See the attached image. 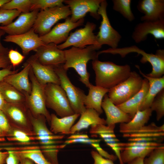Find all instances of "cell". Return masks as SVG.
I'll return each instance as SVG.
<instances>
[{
    "instance_id": "cell-58",
    "label": "cell",
    "mask_w": 164,
    "mask_h": 164,
    "mask_svg": "<svg viewBox=\"0 0 164 164\" xmlns=\"http://www.w3.org/2000/svg\"><path fill=\"white\" fill-rule=\"evenodd\" d=\"M100 137L103 139L116 138L114 133H106L99 135Z\"/></svg>"
},
{
    "instance_id": "cell-7",
    "label": "cell",
    "mask_w": 164,
    "mask_h": 164,
    "mask_svg": "<svg viewBox=\"0 0 164 164\" xmlns=\"http://www.w3.org/2000/svg\"><path fill=\"white\" fill-rule=\"evenodd\" d=\"M60 80V85L65 91L75 114H80L86 110L84 101L86 95L81 89L71 82L63 65L53 66Z\"/></svg>"
},
{
    "instance_id": "cell-13",
    "label": "cell",
    "mask_w": 164,
    "mask_h": 164,
    "mask_svg": "<svg viewBox=\"0 0 164 164\" xmlns=\"http://www.w3.org/2000/svg\"><path fill=\"white\" fill-rule=\"evenodd\" d=\"M84 22L83 18L74 22L68 17L64 22L57 24L48 33L40 37L44 44L53 43L57 45L65 41L70 32L83 25Z\"/></svg>"
},
{
    "instance_id": "cell-61",
    "label": "cell",
    "mask_w": 164,
    "mask_h": 164,
    "mask_svg": "<svg viewBox=\"0 0 164 164\" xmlns=\"http://www.w3.org/2000/svg\"><path fill=\"white\" fill-rule=\"evenodd\" d=\"M10 1V0H0V7Z\"/></svg>"
},
{
    "instance_id": "cell-39",
    "label": "cell",
    "mask_w": 164,
    "mask_h": 164,
    "mask_svg": "<svg viewBox=\"0 0 164 164\" xmlns=\"http://www.w3.org/2000/svg\"><path fill=\"white\" fill-rule=\"evenodd\" d=\"M8 137V139L10 140L17 141L22 143L28 142L33 138V137L29 136L24 132L13 127Z\"/></svg>"
},
{
    "instance_id": "cell-17",
    "label": "cell",
    "mask_w": 164,
    "mask_h": 164,
    "mask_svg": "<svg viewBox=\"0 0 164 164\" xmlns=\"http://www.w3.org/2000/svg\"><path fill=\"white\" fill-rule=\"evenodd\" d=\"M28 113L35 136H36L33 138L39 140L40 144L45 145H48L50 140L61 139L64 137L63 135H54L48 129L46 124V119L44 115H39L35 116L29 109Z\"/></svg>"
},
{
    "instance_id": "cell-54",
    "label": "cell",
    "mask_w": 164,
    "mask_h": 164,
    "mask_svg": "<svg viewBox=\"0 0 164 164\" xmlns=\"http://www.w3.org/2000/svg\"><path fill=\"white\" fill-rule=\"evenodd\" d=\"M68 139H78L82 138H88L89 137L87 134H72L70 136L68 137Z\"/></svg>"
},
{
    "instance_id": "cell-56",
    "label": "cell",
    "mask_w": 164,
    "mask_h": 164,
    "mask_svg": "<svg viewBox=\"0 0 164 164\" xmlns=\"http://www.w3.org/2000/svg\"><path fill=\"white\" fill-rule=\"evenodd\" d=\"M8 155V152H2L0 151V164H4Z\"/></svg>"
},
{
    "instance_id": "cell-25",
    "label": "cell",
    "mask_w": 164,
    "mask_h": 164,
    "mask_svg": "<svg viewBox=\"0 0 164 164\" xmlns=\"http://www.w3.org/2000/svg\"><path fill=\"white\" fill-rule=\"evenodd\" d=\"M80 115L78 121L71 127L70 134H73L81 130L87 128L92 125H106L105 120L101 118L99 113L93 109L86 108Z\"/></svg>"
},
{
    "instance_id": "cell-31",
    "label": "cell",
    "mask_w": 164,
    "mask_h": 164,
    "mask_svg": "<svg viewBox=\"0 0 164 164\" xmlns=\"http://www.w3.org/2000/svg\"><path fill=\"white\" fill-rule=\"evenodd\" d=\"M113 9L119 12L130 22L133 21L135 17L131 8V0H113Z\"/></svg>"
},
{
    "instance_id": "cell-59",
    "label": "cell",
    "mask_w": 164,
    "mask_h": 164,
    "mask_svg": "<svg viewBox=\"0 0 164 164\" xmlns=\"http://www.w3.org/2000/svg\"><path fill=\"white\" fill-rule=\"evenodd\" d=\"M106 143H112L119 142L120 140L117 138L104 139Z\"/></svg>"
},
{
    "instance_id": "cell-47",
    "label": "cell",
    "mask_w": 164,
    "mask_h": 164,
    "mask_svg": "<svg viewBox=\"0 0 164 164\" xmlns=\"http://www.w3.org/2000/svg\"><path fill=\"white\" fill-rule=\"evenodd\" d=\"M91 154L94 161L93 164H114L113 161L104 158L96 151H92Z\"/></svg>"
},
{
    "instance_id": "cell-19",
    "label": "cell",
    "mask_w": 164,
    "mask_h": 164,
    "mask_svg": "<svg viewBox=\"0 0 164 164\" xmlns=\"http://www.w3.org/2000/svg\"><path fill=\"white\" fill-rule=\"evenodd\" d=\"M39 10L36 9L28 12L21 13L14 22L7 26H0V29L10 35L26 33L32 28Z\"/></svg>"
},
{
    "instance_id": "cell-50",
    "label": "cell",
    "mask_w": 164,
    "mask_h": 164,
    "mask_svg": "<svg viewBox=\"0 0 164 164\" xmlns=\"http://www.w3.org/2000/svg\"><path fill=\"white\" fill-rule=\"evenodd\" d=\"M163 138L162 137H147V138H128V141L129 142H160L161 140H163Z\"/></svg>"
},
{
    "instance_id": "cell-23",
    "label": "cell",
    "mask_w": 164,
    "mask_h": 164,
    "mask_svg": "<svg viewBox=\"0 0 164 164\" xmlns=\"http://www.w3.org/2000/svg\"><path fill=\"white\" fill-rule=\"evenodd\" d=\"M149 87L148 80L144 78L143 79L142 87L139 91L126 101L116 106L123 111L129 115L132 118L136 113L140 111L148 92Z\"/></svg>"
},
{
    "instance_id": "cell-34",
    "label": "cell",
    "mask_w": 164,
    "mask_h": 164,
    "mask_svg": "<svg viewBox=\"0 0 164 164\" xmlns=\"http://www.w3.org/2000/svg\"><path fill=\"white\" fill-rule=\"evenodd\" d=\"M152 111L156 113V119L159 121L164 115V89L161 91L155 97L150 107Z\"/></svg>"
},
{
    "instance_id": "cell-55",
    "label": "cell",
    "mask_w": 164,
    "mask_h": 164,
    "mask_svg": "<svg viewBox=\"0 0 164 164\" xmlns=\"http://www.w3.org/2000/svg\"><path fill=\"white\" fill-rule=\"evenodd\" d=\"M19 155V156L20 159L19 164H34V162L31 160L26 158L22 157Z\"/></svg>"
},
{
    "instance_id": "cell-1",
    "label": "cell",
    "mask_w": 164,
    "mask_h": 164,
    "mask_svg": "<svg viewBox=\"0 0 164 164\" xmlns=\"http://www.w3.org/2000/svg\"><path fill=\"white\" fill-rule=\"evenodd\" d=\"M95 74L96 85L109 89L126 79L131 72L130 66L117 65L112 62L92 60Z\"/></svg>"
},
{
    "instance_id": "cell-22",
    "label": "cell",
    "mask_w": 164,
    "mask_h": 164,
    "mask_svg": "<svg viewBox=\"0 0 164 164\" xmlns=\"http://www.w3.org/2000/svg\"><path fill=\"white\" fill-rule=\"evenodd\" d=\"M30 65L26 62L20 72L8 75L3 80L9 83L22 93L29 94L32 90V85L29 81V73Z\"/></svg>"
},
{
    "instance_id": "cell-5",
    "label": "cell",
    "mask_w": 164,
    "mask_h": 164,
    "mask_svg": "<svg viewBox=\"0 0 164 164\" xmlns=\"http://www.w3.org/2000/svg\"><path fill=\"white\" fill-rule=\"evenodd\" d=\"M71 15L70 9L67 5L41 10L37 15L32 28L39 36H43L48 33L59 20L66 19Z\"/></svg>"
},
{
    "instance_id": "cell-24",
    "label": "cell",
    "mask_w": 164,
    "mask_h": 164,
    "mask_svg": "<svg viewBox=\"0 0 164 164\" xmlns=\"http://www.w3.org/2000/svg\"><path fill=\"white\" fill-rule=\"evenodd\" d=\"M88 88V93L85 98L84 105L86 108L93 109L100 115L103 113L101 107L103 98L109 89L94 85L91 83Z\"/></svg>"
},
{
    "instance_id": "cell-32",
    "label": "cell",
    "mask_w": 164,
    "mask_h": 164,
    "mask_svg": "<svg viewBox=\"0 0 164 164\" xmlns=\"http://www.w3.org/2000/svg\"><path fill=\"white\" fill-rule=\"evenodd\" d=\"M14 151L20 156L28 158L37 164H51L47 160L42 151L39 149Z\"/></svg>"
},
{
    "instance_id": "cell-12",
    "label": "cell",
    "mask_w": 164,
    "mask_h": 164,
    "mask_svg": "<svg viewBox=\"0 0 164 164\" xmlns=\"http://www.w3.org/2000/svg\"><path fill=\"white\" fill-rule=\"evenodd\" d=\"M102 0H65L63 3L68 5L71 12V20L75 22L84 18L88 12L97 20L100 16L98 11Z\"/></svg>"
},
{
    "instance_id": "cell-37",
    "label": "cell",
    "mask_w": 164,
    "mask_h": 164,
    "mask_svg": "<svg viewBox=\"0 0 164 164\" xmlns=\"http://www.w3.org/2000/svg\"><path fill=\"white\" fill-rule=\"evenodd\" d=\"M12 67L8 55L0 56V81L3 80L8 75L18 72L19 69L12 70Z\"/></svg>"
},
{
    "instance_id": "cell-21",
    "label": "cell",
    "mask_w": 164,
    "mask_h": 164,
    "mask_svg": "<svg viewBox=\"0 0 164 164\" xmlns=\"http://www.w3.org/2000/svg\"><path fill=\"white\" fill-rule=\"evenodd\" d=\"M101 107L106 115L105 120L108 125H115L118 123H126L132 119L131 116L125 113L114 104L106 94L101 103Z\"/></svg>"
},
{
    "instance_id": "cell-38",
    "label": "cell",
    "mask_w": 164,
    "mask_h": 164,
    "mask_svg": "<svg viewBox=\"0 0 164 164\" xmlns=\"http://www.w3.org/2000/svg\"><path fill=\"white\" fill-rule=\"evenodd\" d=\"M21 13L16 10H0V24L2 26H7L13 22V20Z\"/></svg>"
},
{
    "instance_id": "cell-51",
    "label": "cell",
    "mask_w": 164,
    "mask_h": 164,
    "mask_svg": "<svg viewBox=\"0 0 164 164\" xmlns=\"http://www.w3.org/2000/svg\"><path fill=\"white\" fill-rule=\"evenodd\" d=\"M96 149L97 150V152L100 155L106 159L111 160L114 162L116 161L118 158L116 155L109 153L101 147L100 146L96 148Z\"/></svg>"
},
{
    "instance_id": "cell-57",
    "label": "cell",
    "mask_w": 164,
    "mask_h": 164,
    "mask_svg": "<svg viewBox=\"0 0 164 164\" xmlns=\"http://www.w3.org/2000/svg\"><path fill=\"white\" fill-rule=\"evenodd\" d=\"M144 159L142 158H136L129 162L127 164H143Z\"/></svg>"
},
{
    "instance_id": "cell-62",
    "label": "cell",
    "mask_w": 164,
    "mask_h": 164,
    "mask_svg": "<svg viewBox=\"0 0 164 164\" xmlns=\"http://www.w3.org/2000/svg\"><path fill=\"white\" fill-rule=\"evenodd\" d=\"M91 145L94 147L96 148L100 146L99 143H94L91 144Z\"/></svg>"
},
{
    "instance_id": "cell-35",
    "label": "cell",
    "mask_w": 164,
    "mask_h": 164,
    "mask_svg": "<svg viewBox=\"0 0 164 164\" xmlns=\"http://www.w3.org/2000/svg\"><path fill=\"white\" fill-rule=\"evenodd\" d=\"M63 0H32L30 11L36 9H45L64 5Z\"/></svg>"
},
{
    "instance_id": "cell-14",
    "label": "cell",
    "mask_w": 164,
    "mask_h": 164,
    "mask_svg": "<svg viewBox=\"0 0 164 164\" xmlns=\"http://www.w3.org/2000/svg\"><path fill=\"white\" fill-rule=\"evenodd\" d=\"M149 34L156 39L164 38V19L138 23L134 29L132 37L135 43H138L146 40Z\"/></svg>"
},
{
    "instance_id": "cell-6",
    "label": "cell",
    "mask_w": 164,
    "mask_h": 164,
    "mask_svg": "<svg viewBox=\"0 0 164 164\" xmlns=\"http://www.w3.org/2000/svg\"><path fill=\"white\" fill-rule=\"evenodd\" d=\"M143 79L136 72L131 71L126 79L109 89L108 94V97L116 105L125 102L139 91Z\"/></svg>"
},
{
    "instance_id": "cell-40",
    "label": "cell",
    "mask_w": 164,
    "mask_h": 164,
    "mask_svg": "<svg viewBox=\"0 0 164 164\" xmlns=\"http://www.w3.org/2000/svg\"><path fill=\"white\" fill-rule=\"evenodd\" d=\"M162 132H164V124L158 126L154 122H152L148 125H145L136 130L130 131L127 133Z\"/></svg>"
},
{
    "instance_id": "cell-42",
    "label": "cell",
    "mask_w": 164,
    "mask_h": 164,
    "mask_svg": "<svg viewBox=\"0 0 164 164\" xmlns=\"http://www.w3.org/2000/svg\"><path fill=\"white\" fill-rule=\"evenodd\" d=\"M164 146L163 143L157 142H117L116 147H157Z\"/></svg>"
},
{
    "instance_id": "cell-9",
    "label": "cell",
    "mask_w": 164,
    "mask_h": 164,
    "mask_svg": "<svg viewBox=\"0 0 164 164\" xmlns=\"http://www.w3.org/2000/svg\"><path fill=\"white\" fill-rule=\"evenodd\" d=\"M107 1L102 0L98 11V13L101 17L102 19L99 31L96 35L97 43L96 45H94L96 50L104 44L109 46L112 49L117 48L121 38V35L110 23L107 12Z\"/></svg>"
},
{
    "instance_id": "cell-45",
    "label": "cell",
    "mask_w": 164,
    "mask_h": 164,
    "mask_svg": "<svg viewBox=\"0 0 164 164\" xmlns=\"http://www.w3.org/2000/svg\"><path fill=\"white\" fill-rule=\"evenodd\" d=\"M164 136V132L156 133H132L123 134L124 138H131L147 137H162Z\"/></svg>"
},
{
    "instance_id": "cell-27",
    "label": "cell",
    "mask_w": 164,
    "mask_h": 164,
    "mask_svg": "<svg viewBox=\"0 0 164 164\" xmlns=\"http://www.w3.org/2000/svg\"><path fill=\"white\" fill-rule=\"evenodd\" d=\"M80 115L74 114L73 115L59 118L54 114H51L50 131L54 134H70V130L75 121Z\"/></svg>"
},
{
    "instance_id": "cell-11",
    "label": "cell",
    "mask_w": 164,
    "mask_h": 164,
    "mask_svg": "<svg viewBox=\"0 0 164 164\" xmlns=\"http://www.w3.org/2000/svg\"><path fill=\"white\" fill-rule=\"evenodd\" d=\"M96 27L94 23L87 22L84 27L70 33L65 41L57 45L58 48L63 50L71 46L83 48L87 45H96L97 43L96 35L93 32Z\"/></svg>"
},
{
    "instance_id": "cell-52",
    "label": "cell",
    "mask_w": 164,
    "mask_h": 164,
    "mask_svg": "<svg viewBox=\"0 0 164 164\" xmlns=\"http://www.w3.org/2000/svg\"><path fill=\"white\" fill-rule=\"evenodd\" d=\"M5 32L2 30L0 29V56L5 55H8L9 49L7 47H4L1 42L2 36L4 35Z\"/></svg>"
},
{
    "instance_id": "cell-53",
    "label": "cell",
    "mask_w": 164,
    "mask_h": 164,
    "mask_svg": "<svg viewBox=\"0 0 164 164\" xmlns=\"http://www.w3.org/2000/svg\"><path fill=\"white\" fill-rule=\"evenodd\" d=\"M115 152L116 156L119 160L120 164H125L122 161L121 156V147H115L111 148Z\"/></svg>"
},
{
    "instance_id": "cell-49",
    "label": "cell",
    "mask_w": 164,
    "mask_h": 164,
    "mask_svg": "<svg viewBox=\"0 0 164 164\" xmlns=\"http://www.w3.org/2000/svg\"><path fill=\"white\" fill-rule=\"evenodd\" d=\"M8 155L6 159V164H19V156L14 151H9Z\"/></svg>"
},
{
    "instance_id": "cell-29",
    "label": "cell",
    "mask_w": 164,
    "mask_h": 164,
    "mask_svg": "<svg viewBox=\"0 0 164 164\" xmlns=\"http://www.w3.org/2000/svg\"><path fill=\"white\" fill-rule=\"evenodd\" d=\"M153 147H121V156L122 162L127 163L137 158L144 159L155 149Z\"/></svg>"
},
{
    "instance_id": "cell-8",
    "label": "cell",
    "mask_w": 164,
    "mask_h": 164,
    "mask_svg": "<svg viewBox=\"0 0 164 164\" xmlns=\"http://www.w3.org/2000/svg\"><path fill=\"white\" fill-rule=\"evenodd\" d=\"M46 107L53 110L61 118L74 114L66 94L60 85L49 83L45 87Z\"/></svg>"
},
{
    "instance_id": "cell-33",
    "label": "cell",
    "mask_w": 164,
    "mask_h": 164,
    "mask_svg": "<svg viewBox=\"0 0 164 164\" xmlns=\"http://www.w3.org/2000/svg\"><path fill=\"white\" fill-rule=\"evenodd\" d=\"M32 0H12L0 7L1 10H16L21 13L30 12Z\"/></svg>"
},
{
    "instance_id": "cell-43",
    "label": "cell",
    "mask_w": 164,
    "mask_h": 164,
    "mask_svg": "<svg viewBox=\"0 0 164 164\" xmlns=\"http://www.w3.org/2000/svg\"><path fill=\"white\" fill-rule=\"evenodd\" d=\"M12 128L6 116L0 110V137H8Z\"/></svg>"
},
{
    "instance_id": "cell-48",
    "label": "cell",
    "mask_w": 164,
    "mask_h": 164,
    "mask_svg": "<svg viewBox=\"0 0 164 164\" xmlns=\"http://www.w3.org/2000/svg\"><path fill=\"white\" fill-rule=\"evenodd\" d=\"M101 140V139H90L89 138L72 139L67 140L64 142V143L66 144L77 143L90 144H91L94 143H99Z\"/></svg>"
},
{
    "instance_id": "cell-15",
    "label": "cell",
    "mask_w": 164,
    "mask_h": 164,
    "mask_svg": "<svg viewBox=\"0 0 164 164\" xmlns=\"http://www.w3.org/2000/svg\"><path fill=\"white\" fill-rule=\"evenodd\" d=\"M53 43L44 44L34 50V55L39 62L45 65L56 66L65 62L64 50L58 49Z\"/></svg>"
},
{
    "instance_id": "cell-30",
    "label": "cell",
    "mask_w": 164,
    "mask_h": 164,
    "mask_svg": "<svg viewBox=\"0 0 164 164\" xmlns=\"http://www.w3.org/2000/svg\"><path fill=\"white\" fill-rule=\"evenodd\" d=\"M0 91L7 103H25L26 98L23 94L3 80L0 81Z\"/></svg>"
},
{
    "instance_id": "cell-10",
    "label": "cell",
    "mask_w": 164,
    "mask_h": 164,
    "mask_svg": "<svg viewBox=\"0 0 164 164\" xmlns=\"http://www.w3.org/2000/svg\"><path fill=\"white\" fill-rule=\"evenodd\" d=\"M28 110L25 103L6 102L2 110L12 127L33 136L35 135L29 119Z\"/></svg>"
},
{
    "instance_id": "cell-26",
    "label": "cell",
    "mask_w": 164,
    "mask_h": 164,
    "mask_svg": "<svg viewBox=\"0 0 164 164\" xmlns=\"http://www.w3.org/2000/svg\"><path fill=\"white\" fill-rule=\"evenodd\" d=\"M135 66L138 69L140 74L148 80L149 84L148 92L140 109V111H142L150 108L157 94L164 89V76L159 78L148 77L142 72L139 66L135 65Z\"/></svg>"
},
{
    "instance_id": "cell-41",
    "label": "cell",
    "mask_w": 164,
    "mask_h": 164,
    "mask_svg": "<svg viewBox=\"0 0 164 164\" xmlns=\"http://www.w3.org/2000/svg\"><path fill=\"white\" fill-rule=\"evenodd\" d=\"M115 125L106 126L105 125L98 124L91 126L89 132L91 134H98L114 133Z\"/></svg>"
},
{
    "instance_id": "cell-28",
    "label": "cell",
    "mask_w": 164,
    "mask_h": 164,
    "mask_svg": "<svg viewBox=\"0 0 164 164\" xmlns=\"http://www.w3.org/2000/svg\"><path fill=\"white\" fill-rule=\"evenodd\" d=\"M152 112L150 108L142 111H138L130 121L120 123L119 132L122 134L127 133L145 125L149 121Z\"/></svg>"
},
{
    "instance_id": "cell-3",
    "label": "cell",
    "mask_w": 164,
    "mask_h": 164,
    "mask_svg": "<svg viewBox=\"0 0 164 164\" xmlns=\"http://www.w3.org/2000/svg\"><path fill=\"white\" fill-rule=\"evenodd\" d=\"M136 53L142 55L140 62L142 63L149 62L152 65L151 72L146 74L147 76L154 78L162 77L164 74V50L159 49L155 54L145 52L136 46L121 48H109L99 52V54L103 53H110L113 55L118 54L122 57H124L131 53Z\"/></svg>"
},
{
    "instance_id": "cell-36",
    "label": "cell",
    "mask_w": 164,
    "mask_h": 164,
    "mask_svg": "<svg viewBox=\"0 0 164 164\" xmlns=\"http://www.w3.org/2000/svg\"><path fill=\"white\" fill-rule=\"evenodd\" d=\"M143 164H164V146L154 149L144 159Z\"/></svg>"
},
{
    "instance_id": "cell-20",
    "label": "cell",
    "mask_w": 164,
    "mask_h": 164,
    "mask_svg": "<svg viewBox=\"0 0 164 164\" xmlns=\"http://www.w3.org/2000/svg\"><path fill=\"white\" fill-rule=\"evenodd\" d=\"M138 10L144 14L142 21H155L164 19V0H141L137 6Z\"/></svg>"
},
{
    "instance_id": "cell-4",
    "label": "cell",
    "mask_w": 164,
    "mask_h": 164,
    "mask_svg": "<svg viewBox=\"0 0 164 164\" xmlns=\"http://www.w3.org/2000/svg\"><path fill=\"white\" fill-rule=\"evenodd\" d=\"M29 78L32 85V90L29 94L23 93L26 98L25 104L32 114L36 116L42 115L50 124L51 114L46 109V104L45 87L40 84L33 73L32 68L29 73Z\"/></svg>"
},
{
    "instance_id": "cell-18",
    "label": "cell",
    "mask_w": 164,
    "mask_h": 164,
    "mask_svg": "<svg viewBox=\"0 0 164 164\" xmlns=\"http://www.w3.org/2000/svg\"><path fill=\"white\" fill-rule=\"evenodd\" d=\"M26 62L30 65L35 77L40 84L44 86L49 83L60 85L59 78L53 66L41 64L34 55L28 59Z\"/></svg>"
},
{
    "instance_id": "cell-16",
    "label": "cell",
    "mask_w": 164,
    "mask_h": 164,
    "mask_svg": "<svg viewBox=\"0 0 164 164\" xmlns=\"http://www.w3.org/2000/svg\"><path fill=\"white\" fill-rule=\"evenodd\" d=\"M3 40L12 42L19 46L21 49L23 55H27L32 50H35L44 44L40 36L35 33L32 28L29 31L23 34L5 36Z\"/></svg>"
},
{
    "instance_id": "cell-2",
    "label": "cell",
    "mask_w": 164,
    "mask_h": 164,
    "mask_svg": "<svg viewBox=\"0 0 164 164\" xmlns=\"http://www.w3.org/2000/svg\"><path fill=\"white\" fill-rule=\"evenodd\" d=\"M96 50L94 45H90L83 48L74 47L64 50L65 62L63 65L67 70L73 68L80 77L79 80L88 88L91 84L89 81L90 73L87 71V64L90 60L97 59Z\"/></svg>"
},
{
    "instance_id": "cell-46",
    "label": "cell",
    "mask_w": 164,
    "mask_h": 164,
    "mask_svg": "<svg viewBox=\"0 0 164 164\" xmlns=\"http://www.w3.org/2000/svg\"><path fill=\"white\" fill-rule=\"evenodd\" d=\"M47 160L51 164H59L57 159L58 150L56 149H45L42 151Z\"/></svg>"
},
{
    "instance_id": "cell-44",
    "label": "cell",
    "mask_w": 164,
    "mask_h": 164,
    "mask_svg": "<svg viewBox=\"0 0 164 164\" xmlns=\"http://www.w3.org/2000/svg\"><path fill=\"white\" fill-rule=\"evenodd\" d=\"M9 59L12 67H15L20 64L24 60L25 56L17 50H9L8 54Z\"/></svg>"
},
{
    "instance_id": "cell-60",
    "label": "cell",
    "mask_w": 164,
    "mask_h": 164,
    "mask_svg": "<svg viewBox=\"0 0 164 164\" xmlns=\"http://www.w3.org/2000/svg\"><path fill=\"white\" fill-rule=\"evenodd\" d=\"M6 102L5 101L0 91V110H2Z\"/></svg>"
}]
</instances>
